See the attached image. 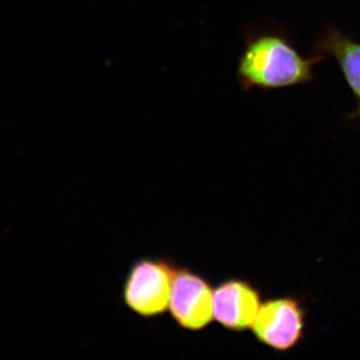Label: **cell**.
Listing matches in <instances>:
<instances>
[{"label": "cell", "instance_id": "6da1fadb", "mask_svg": "<svg viewBox=\"0 0 360 360\" xmlns=\"http://www.w3.org/2000/svg\"><path fill=\"white\" fill-rule=\"evenodd\" d=\"M326 56L314 52L304 58L288 33L269 30L250 33L238 60V77L243 89L272 90L310 84L314 66Z\"/></svg>", "mask_w": 360, "mask_h": 360}, {"label": "cell", "instance_id": "7a4b0ae2", "mask_svg": "<svg viewBox=\"0 0 360 360\" xmlns=\"http://www.w3.org/2000/svg\"><path fill=\"white\" fill-rule=\"evenodd\" d=\"M177 265L165 257H143L130 267L124 279L122 300L129 309L144 319L168 310Z\"/></svg>", "mask_w": 360, "mask_h": 360}, {"label": "cell", "instance_id": "3957f363", "mask_svg": "<svg viewBox=\"0 0 360 360\" xmlns=\"http://www.w3.org/2000/svg\"><path fill=\"white\" fill-rule=\"evenodd\" d=\"M170 316L180 328L200 331L213 319V290L205 277L177 266L168 305Z\"/></svg>", "mask_w": 360, "mask_h": 360}, {"label": "cell", "instance_id": "277c9868", "mask_svg": "<svg viewBox=\"0 0 360 360\" xmlns=\"http://www.w3.org/2000/svg\"><path fill=\"white\" fill-rule=\"evenodd\" d=\"M304 315L295 298H274L262 304L251 328L262 345L277 352H286L302 340Z\"/></svg>", "mask_w": 360, "mask_h": 360}, {"label": "cell", "instance_id": "5b68a950", "mask_svg": "<svg viewBox=\"0 0 360 360\" xmlns=\"http://www.w3.org/2000/svg\"><path fill=\"white\" fill-rule=\"evenodd\" d=\"M262 307L257 288L243 279H225L213 290V319L236 333L252 328Z\"/></svg>", "mask_w": 360, "mask_h": 360}, {"label": "cell", "instance_id": "8992f818", "mask_svg": "<svg viewBox=\"0 0 360 360\" xmlns=\"http://www.w3.org/2000/svg\"><path fill=\"white\" fill-rule=\"evenodd\" d=\"M314 52L333 56L338 61L345 82L356 99V110L348 113L347 120L360 118V44L352 35L345 34L338 28L326 26V32L314 44Z\"/></svg>", "mask_w": 360, "mask_h": 360}]
</instances>
